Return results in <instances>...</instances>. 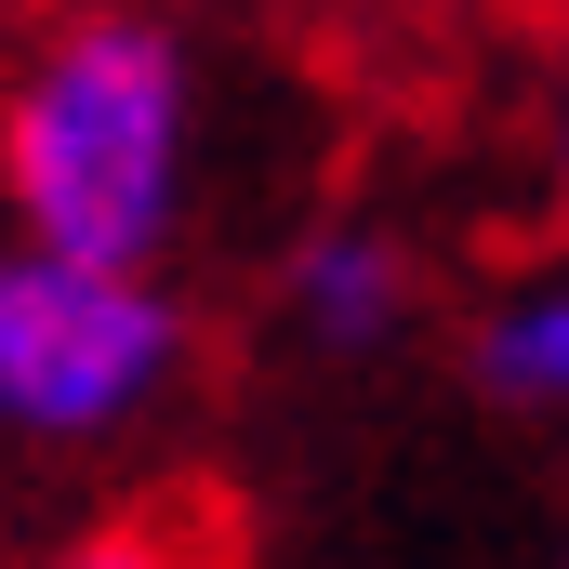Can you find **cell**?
Returning a JSON list of instances; mask_svg holds the SVG:
<instances>
[{
	"label": "cell",
	"mask_w": 569,
	"mask_h": 569,
	"mask_svg": "<svg viewBox=\"0 0 569 569\" xmlns=\"http://www.w3.org/2000/svg\"><path fill=\"white\" fill-rule=\"evenodd\" d=\"M279 331L305 358H331V371H358V358H385V345H411L425 331V252L385 226V212H318V226H291L279 252Z\"/></svg>",
	"instance_id": "3"
},
{
	"label": "cell",
	"mask_w": 569,
	"mask_h": 569,
	"mask_svg": "<svg viewBox=\"0 0 569 569\" xmlns=\"http://www.w3.org/2000/svg\"><path fill=\"white\" fill-rule=\"evenodd\" d=\"M186 385V305L159 266H80L0 226V437L107 450Z\"/></svg>",
	"instance_id": "2"
},
{
	"label": "cell",
	"mask_w": 569,
	"mask_h": 569,
	"mask_svg": "<svg viewBox=\"0 0 569 569\" xmlns=\"http://www.w3.org/2000/svg\"><path fill=\"white\" fill-rule=\"evenodd\" d=\"M212 159L199 40L146 0L53 13L0 80V226L80 266H172Z\"/></svg>",
	"instance_id": "1"
},
{
	"label": "cell",
	"mask_w": 569,
	"mask_h": 569,
	"mask_svg": "<svg viewBox=\"0 0 569 569\" xmlns=\"http://www.w3.org/2000/svg\"><path fill=\"white\" fill-rule=\"evenodd\" d=\"M463 371L490 411L517 425H569V252H530L517 279L463 318Z\"/></svg>",
	"instance_id": "4"
},
{
	"label": "cell",
	"mask_w": 569,
	"mask_h": 569,
	"mask_svg": "<svg viewBox=\"0 0 569 569\" xmlns=\"http://www.w3.org/2000/svg\"><path fill=\"white\" fill-rule=\"evenodd\" d=\"M557 569H569V557H557Z\"/></svg>",
	"instance_id": "7"
},
{
	"label": "cell",
	"mask_w": 569,
	"mask_h": 569,
	"mask_svg": "<svg viewBox=\"0 0 569 569\" xmlns=\"http://www.w3.org/2000/svg\"><path fill=\"white\" fill-rule=\"evenodd\" d=\"M543 172H557V212H569V80H557V107H543Z\"/></svg>",
	"instance_id": "6"
},
{
	"label": "cell",
	"mask_w": 569,
	"mask_h": 569,
	"mask_svg": "<svg viewBox=\"0 0 569 569\" xmlns=\"http://www.w3.org/2000/svg\"><path fill=\"white\" fill-rule=\"evenodd\" d=\"M53 569H199L172 530H93V543H67Z\"/></svg>",
	"instance_id": "5"
}]
</instances>
